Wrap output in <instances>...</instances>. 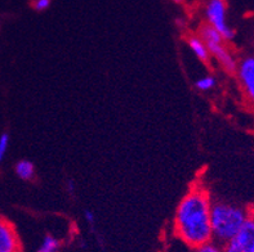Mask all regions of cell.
Returning a JSON list of instances; mask_svg holds the SVG:
<instances>
[{
    "label": "cell",
    "mask_w": 254,
    "mask_h": 252,
    "mask_svg": "<svg viewBox=\"0 0 254 252\" xmlns=\"http://www.w3.org/2000/svg\"><path fill=\"white\" fill-rule=\"evenodd\" d=\"M212 200L203 185H192L182 197L174 215V234L191 249L213 241Z\"/></svg>",
    "instance_id": "1"
},
{
    "label": "cell",
    "mask_w": 254,
    "mask_h": 252,
    "mask_svg": "<svg viewBox=\"0 0 254 252\" xmlns=\"http://www.w3.org/2000/svg\"><path fill=\"white\" fill-rule=\"evenodd\" d=\"M254 208L244 207L230 202H214L210 211L213 241L226 243L238 233Z\"/></svg>",
    "instance_id": "2"
},
{
    "label": "cell",
    "mask_w": 254,
    "mask_h": 252,
    "mask_svg": "<svg viewBox=\"0 0 254 252\" xmlns=\"http://www.w3.org/2000/svg\"><path fill=\"white\" fill-rule=\"evenodd\" d=\"M206 23L223 36L226 42H230L235 36V32L227 22V4L226 0H208L205 4Z\"/></svg>",
    "instance_id": "3"
},
{
    "label": "cell",
    "mask_w": 254,
    "mask_h": 252,
    "mask_svg": "<svg viewBox=\"0 0 254 252\" xmlns=\"http://www.w3.org/2000/svg\"><path fill=\"white\" fill-rule=\"evenodd\" d=\"M222 247L223 252H254V211L238 233Z\"/></svg>",
    "instance_id": "4"
},
{
    "label": "cell",
    "mask_w": 254,
    "mask_h": 252,
    "mask_svg": "<svg viewBox=\"0 0 254 252\" xmlns=\"http://www.w3.org/2000/svg\"><path fill=\"white\" fill-rule=\"evenodd\" d=\"M235 74L244 96L254 104V55H249L243 58L242 61H238Z\"/></svg>",
    "instance_id": "5"
},
{
    "label": "cell",
    "mask_w": 254,
    "mask_h": 252,
    "mask_svg": "<svg viewBox=\"0 0 254 252\" xmlns=\"http://www.w3.org/2000/svg\"><path fill=\"white\" fill-rule=\"evenodd\" d=\"M22 243L16 228L9 220L0 217V252H21Z\"/></svg>",
    "instance_id": "6"
},
{
    "label": "cell",
    "mask_w": 254,
    "mask_h": 252,
    "mask_svg": "<svg viewBox=\"0 0 254 252\" xmlns=\"http://www.w3.org/2000/svg\"><path fill=\"white\" fill-rule=\"evenodd\" d=\"M210 51L212 59L217 61V63L229 74H235L236 67H238V59L235 58L234 53L230 50L226 42L214 44L212 47H208Z\"/></svg>",
    "instance_id": "7"
},
{
    "label": "cell",
    "mask_w": 254,
    "mask_h": 252,
    "mask_svg": "<svg viewBox=\"0 0 254 252\" xmlns=\"http://www.w3.org/2000/svg\"><path fill=\"white\" fill-rule=\"evenodd\" d=\"M187 44H189L190 49L192 50V53L199 61L204 62V63H208L212 59L208 45L203 42V39L200 38L197 34L196 35L189 36L187 38Z\"/></svg>",
    "instance_id": "8"
},
{
    "label": "cell",
    "mask_w": 254,
    "mask_h": 252,
    "mask_svg": "<svg viewBox=\"0 0 254 252\" xmlns=\"http://www.w3.org/2000/svg\"><path fill=\"white\" fill-rule=\"evenodd\" d=\"M197 35L203 39V42L205 43L208 47H212V45L214 44H219V43L226 42L225 39H223V36L221 35L214 27H212V26L208 25L206 22L200 26Z\"/></svg>",
    "instance_id": "9"
},
{
    "label": "cell",
    "mask_w": 254,
    "mask_h": 252,
    "mask_svg": "<svg viewBox=\"0 0 254 252\" xmlns=\"http://www.w3.org/2000/svg\"><path fill=\"white\" fill-rule=\"evenodd\" d=\"M16 174L22 180H32L35 176V166L27 160L19 161L16 165Z\"/></svg>",
    "instance_id": "10"
},
{
    "label": "cell",
    "mask_w": 254,
    "mask_h": 252,
    "mask_svg": "<svg viewBox=\"0 0 254 252\" xmlns=\"http://www.w3.org/2000/svg\"><path fill=\"white\" fill-rule=\"evenodd\" d=\"M60 249H61V243L56 237L45 236L39 246L38 252H60Z\"/></svg>",
    "instance_id": "11"
},
{
    "label": "cell",
    "mask_w": 254,
    "mask_h": 252,
    "mask_svg": "<svg viewBox=\"0 0 254 252\" xmlns=\"http://www.w3.org/2000/svg\"><path fill=\"white\" fill-rule=\"evenodd\" d=\"M195 85H196L197 89L201 90V92H209V90H212L213 88L217 85V80L216 77L212 76V75H206V76L197 79Z\"/></svg>",
    "instance_id": "12"
},
{
    "label": "cell",
    "mask_w": 254,
    "mask_h": 252,
    "mask_svg": "<svg viewBox=\"0 0 254 252\" xmlns=\"http://www.w3.org/2000/svg\"><path fill=\"white\" fill-rule=\"evenodd\" d=\"M193 252H223V247L221 246V243L216 242V241H209L204 245L195 247Z\"/></svg>",
    "instance_id": "13"
},
{
    "label": "cell",
    "mask_w": 254,
    "mask_h": 252,
    "mask_svg": "<svg viewBox=\"0 0 254 252\" xmlns=\"http://www.w3.org/2000/svg\"><path fill=\"white\" fill-rule=\"evenodd\" d=\"M9 135L4 133V134L0 135V162L5 158L6 153H8V150H9Z\"/></svg>",
    "instance_id": "14"
},
{
    "label": "cell",
    "mask_w": 254,
    "mask_h": 252,
    "mask_svg": "<svg viewBox=\"0 0 254 252\" xmlns=\"http://www.w3.org/2000/svg\"><path fill=\"white\" fill-rule=\"evenodd\" d=\"M51 6V0H34L32 1V8L36 12H44Z\"/></svg>",
    "instance_id": "15"
},
{
    "label": "cell",
    "mask_w": 254,
    "mask_h": 252,
    "mask_svg": "<svg viewBox=\"0 0 254 252\" xmlns=\"http://www.w3.org/2000/svg\"><path fill=\"white\" fill-rule=\"evenodd\" d=\"M84 216H85V220H87L89 224L94 223V214L92 212V211H89V210L85 211V212H84Z\"/></svg>",
    "instance_id": "16"
},
{
    "label": "cell",
    "mask_w": 254,
    "mask_h": 252,
    "mask_svg": "<svg viewBox=\"0 0 254 252\" xmlns=\"http://www.w3.org/2000/svg\"><path fill=\"white\" fill-rule=\"evenodd\" d=\"M172 1H173V3H176V4H182L185 0H172Z\"/></svg>",
    "instance_id": "17"
}]
</instances>
